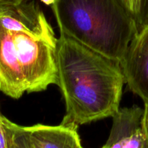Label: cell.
Wrapping results in <instances>:
<instances>
[{"mask_svg": "<svg viewBox=\"0 0 148 148\" xmlns=\"http://www.w3.org/2000/svg\"><path fill=\"white\" fill-rule=\"evenodd\" d=\"M57 40L35 1L0 5V91L18 99L57 85Z\"/></svg>", "mask_w": 148, "mask_h": 148, "instance_id": "cell-1", "label": "cell"}, {"mask_svg": "<svg viewBox=\"0 0 148 148\" xmlns=\"http://www.w3.org/2000/svg\"><path fill=\"white\" fill-rule=\"evenodd\" d=\"M144 109L138 106L120 108L112 117L109 137L102 148H148L143 126Z\"/></svg>", "mask_w": 148, "mask_h": 148, "instance_id": "cell-5", "label": "cell"}, {"mask_svg": "<svg viewBox=\"0 0 148 148\" xmlns=\"http://www.w3.org/2000/svg\"><path fill=\"white\" fill-rule=\"evenodd\" d=\"M60 33L121 63L139 32L119 0H54Z\"/></svg>", "mask_w": 148, "mask_h": 148, "instance_id": "cell-3", "label": "cell"}, {"mask_svg": "<svg viewBox=\"0 0 148 148\" xmlns=\"http://www.w3.org/2000/svg\"><path fill=\"white\" fill-rule=\"evenodd\" d=\"M120 64L130 89L148 103V25L139 30Z\"/></svg>", "mask_w": 148, "mask_h": 148, "instance_id": "cell-4", "label": "cell"}, {"mask_svg": "<svg viewBox=\"0 0 148 148\" xmlns=\"http://www.w3.org/2000/svg\"><path fill=\"white\" fill-rule=\"evenodd\" d=\"M143 126L148 141V103H145L144 114H143Z\"/></svg>", "mask_w": 148, "mask_h": 148, "instance_id": "cell-10", "label": "cell"}, {"mask_svg": "<svg viewBox=\"0 0 148 148\" xmlns=\"http://www.w3.org/2000/svg\"><path fill=\"white\" fill-rule=\"evenodd\" d=\"M119 1L137 23V20L140 15V10H141L143 0H119Z\"/></svg>", "mask_w": 148, "mask_h": 148, "instance_id": "cell-8", "label": "cell"}, {"mask_svg": "<svg viewBox=\"0 0 148 148\" xmlns=\"http://www.w3.org/2000/svg\"><path fill=\"white\" fill-rule=\"evenodd\" d=\"M26 130L36 148H83L75 127L38 124Z\"/></svg>", "mask_w": 148, "mask_h": 148, "instance_id": "cell-6", "label": "cell"}, {"mask_svg": "<svg viewBox=\"0 0 148 148\" xmlns=\"http://www.w3.org/2000/svg\"><path fill=\"white\" fill-rule=\"evenodd\" d=\"M3 114L0 110V148H7V140H6L5 132L2 123Z\"/></svg>", "mask_w": 148, "mask_h": 148, "instance_id": "cell-9", "label": "cell"}, {"mask_svg": "<svg viewBox=\"0 0 148 148\" xmlns=\"http://www.w3.org/2000/svg\"><path fill=\"white\" fill-rule=\"evenodd\" d=\"M2 123L7 140V148H36L30 140L26 127L16 124L2 117Z\"/></svg>", "mask_w": 148, "mask_h": 148, "instance_id": "cell-7", "label": "cell"}, {"mask_svg": "<svg viewBox=\"0 0 148 148\" xmlns=\"http://www.w3.org/2000/svg\"><path fill=\"white\" fill-rule=\"evenodd\" d=\"M25 0H0V5H4V4H15V3L22 2Z\"/></svg>", "mask_w": 148, "mask_h": 148, "instance_id": "cell-11", "label": "cell"}, {"mask_svg": "<svg viewBox=\"0 0 148 148\" xmlns=\"http://www.w3.org/2000/svg\"><path fill=\"white\" fill-rule=\"evenodd\" d=\"M56 63L57 85L66 106L61 124L78 128L119 111L126 83L119 62L60 33Z\"/></svg>", "mask_w": 148, "mask_h": 148, "instance_id": "cell-2", "label": "cell"}, {"mask_svg": "<svg viewBox=\"0 0 148 148\" xmlns=\"http://www.w3.org/2000/svg\"><path fill=\"white\" fill-rule=\"evenodd\" d=\"M40 1L46 5H52L54 2V0H40Z\"/></svg>", "mask_w": 148, "mask_h": 148, "instance_id": "cell-12", "label": "cell"}]
</instances>
